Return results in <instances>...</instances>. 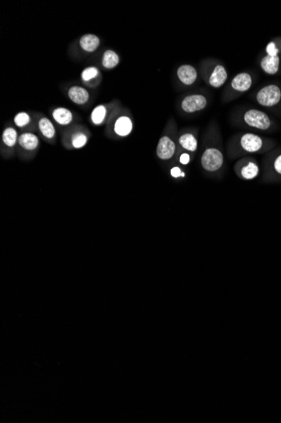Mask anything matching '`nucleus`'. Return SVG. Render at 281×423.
<instances>
[{
  "label": "nucleus",
  "mask_w": 281,
  "mask_h": 423,
  "mask_svg": "<svg viewBox=\"0 0 281 423\" xmlns=\"http://www.w3.org/2000/svg\"><path fill=\"white\" fill-rule=\"evenodd\" d=\"M224 155L221 149L216 146H208L200 157V165L207 173H216L224 165Z\"/></svg>",
  "instance_id": "nucleus-1"
},
{
  "label": "nucleus",
  "mask_w": 281,
  "mask_h": 423,
  "mask_svg": "<svg viewBox=\"0 0 281 423\" xmlns=\"http://www.w3.org/2000/svg\"><path fill=\"white\" fill-rule=\"evenodd\" d=\"M243 121L245 125L252 129L266 131L273 126L270 116L258 109H248L243 113Z\"/></svg>",
  "instance_id": "nucleus-2"
},
{
  "label": "nucleus",
  "mask_w": 281,
  "mask_h": 423,
  "mask_svg": "<svg viewBox=\"0 0 281 423\" xmlns=\"http://www.w3.org/2000/svg\"><path fill=\"white\" fill-rule=\"evenodd\" d=\"M281 100V89L275 84L265 85L256 94V101L264 107H273Z\"/></svg>",
  "instance_id": "nucleus-3"
},
{
  "label": "nucleus",
  "mask_w": 281,
  "mask_h": 423,
  "mask_svg": "<svg viewBox=\"0 0 281 423\" xmlns=\"http://www.w3.org/2000/svg\"><path fill=\"white\" fill-rule=\"evenodd\" d=\"M238 146L245 153H258L264 148L265 140L256 134L245 133L238 138Z\"/></svg>",
  "instance_id": "nucleus-4"
},
{
  "label": "nucleus",
  "mask_w": 281,
  "mask_h": 423,
  "mask_svg": "<svg viewBox=\"0 0 281 423\" xmlns=\"http://www.w3.org/2000/svg\"><path fill=\"white\" fill-rule=\"evenodd\" d=\"M236 173L243 180H253L260 174V167L255 161L251 159L240 160L236 164Z\"/></svg>",
  "instance_id": "nucleus-5"
},
{
  "label": "nucleus",
  "mask_w": 281,
  "mask_h": 423,
  "mask_svg": "<svg viewBox=\"0 0 281 423\" xmlns=\"http://www.w3.org/2000/svg\"><path fill=\"white\" fill-rule=\"evenodd\" d=\"M207 98L200 94L186 96L181 102V108L186 113H194L204 110L207 107Z\"/></svg>",
  "instance_id": "nucleus-6"
},
{
  "label": "nucleus",
  "mask_w": 281,
  "mask_h": 423,
  "mask_svg": "<svg viewBox=\"0 0 281 423\" xmlns=\"http://www.w3.org/2000/svg\"><path fill=\"white\" fill-rule=\"evenodd\" d=\"M228 74L221 63H216L210 69V74L205 78V82L212 88H220L227 82Z\"/></svg>",
  "instance_id": "nucleus-7"
},
{
  "label": "nucleus",
  "mask_w": 281,
  "mask_h": 423,
  "mask_svg": "<svg viewBox=\"0 0 281 423\" xmlns=\"http://www.w3.org/2000/svg\"><path fill=\"white\" fill-rule=\"evenodd\" d=\"M176 152V144L175 141L169 136L164 135L159 140L157 146L156 153L159 159L162 161H168L173 158Z\"/></svg>",
  "instance_id": "nucleus-8"
},
{
  "label": "nucleus",
  "mask_w": 281,
  "mask_h": 423,
  "mask_svg": "<svg viewBox=\"0 0 281 423\" xmlns=\"http://www.w3.org/2000/svg\"><path fill=\"white\" fill-rule=\"evenodd\" d=\"M253 85V78L251 74L247 72H242L237 74L231 81V88L232 91L238 93H243L249 91Z\"/></svg>",
  "instance_id": "nucleus-9"
},
{
  "label": "nucleus",
  "mask_w": 281,
  "mask_h": 423,
  "mask_svg": "<svg viewBox=\"0 0 281 423\" xmlns=\"http://www.w3.org/2000/svg\"><path fill=\"white\" fill-rule=\"evenodd\" d=\"M177 76L184 85H192L196 81L198 73L196 69L190 64H183L178 68Z\"/></svg>",
  "instance_id": "nucleus-10"
},
{
  "label": "nucleus",
  "mask_w": 281,
  "mask_h": 423,
  "mask_svg": "<svg viewBox=\"0 0 281 423\" xmlns=\"http://www.w3.org/2000/svg\"><path fill=\"white\" fill-rule=\"evenodd\" d=\"M133 122L128 116H120L115 120L114 131L120 137H126L133 130Z\"/></svg>",
  "instance_id": "nucleus-11"
},
{
  "label": "nucleus",
  "mask_w": 281,
  "mask_h": 423,
  "mask_svg": "<svg viewBox=\"0 0 281 423\" xmlns=\"http://www.w3.org/2000/svg\"><path fill=\"white\" fill-rule=\"evenodd\" d=\"M18 144L25 151H33L38 148L40 140L38 136L33 133H23L19 136Z\"/></svg>",
  "instance_id": "nucleus-12"
},
{
  "label": "nucleus",
  "mask_w": 281,
  "mask_h": 423,
  "mask_svg": "<svg viewBox=\"0 0 281 423\" xmlns=\"http://www.w3.org/2000/svg\"><path fill=\"white\" fill-rule=\"evenodd\" d=\"M69 99L77 105H84L90 99V93L86 89L79 85L72 86L68 92Z\"/></svg>",
  "instance_id": "nucleus-13"
},
{
  "label": "nucleus",
  "mask_w": 281,
  "mask_h": 423,
  "mask_svg": "<svg viewBox=\"0 0 281 423\" xmlns=\"http://www.w3.org/2000/svg\"><path fill=\"white\" fill-rule=\"evenodd\" d=\"M280 63H281L280 56L272 57V56L266 55L260 62V67L265 74L274 75L278 73L280 69Z\"/></svg>",
  "instance_id": "nucleus-14"
},
{
  "label": "nucleus",
  "mask_w": 281,
  "mask_h": 423,
  "mask_svg": "<svg viewBox=\"0 0 281 423\" xmlns=\"http://www.w3.org/2000/svg\"><path fill=\"white\" fill-rule=\"evenodd\" d=\"M100 45V40L94 34H85L81 36L80 46L85 52H93Z\"/></svg>",
  "instance_id": "nucleus-15"
},
{
  "label": "nucleus",
  "mask_w": 281,
  "mask_h": 423,
  "mask_svg": "<svg viewBox=\"0 0 281 423\" xmlns=\"http://www.w3.org/2000/svg\"><path fill=\"white\" fill-rule=\"evenodd\" d=\"M179 145L186 151L195 152L198 149V140L192 133H184L178 139Z\"/></svg>",
  "instance_id": "nucleus-16"
},
{
  "label": "nucleus",
  "mask_w": 281,
  "mask_h": 423,
  "mask_svg": "<svg viewBox=\"0 0 281 423\" xmlns=\"http://www.w3.org/2000/svg\"><path fill=\"white\" fill-rule=\"evenodd\" d=\"M52 118L56 121V123H58V124L63 125V126H66V125H69L73 121L74 115H73L71 111L68 108L58 107L52 112Z\"/></svg>",
  "instance_id": "nucleus-17"
},
{
  "label": "nucleus",
  "mask_w": 281,
  "mask_h": 423,
  "mask_svg": "<svg viewBox=\"0 0 281 423\" xmlns=\"http://www.w3.org/2000/svg\"><path fill=\"white\" fill-rule=\"evenodd\" d=\"M120 63V57L113 50H106L102 57V65L104 69H112Z\"/></svg>",
  "instance_id": "nucleus-18"
},
{
  "label": "nucleus",
  "mask_w": 281,
  "mask_h": 423,
  "mask_svg": "<svg viewBox=\"0 0 281 423\" xmlns=\"http://www.w3.org/2000/svg\"><path fill=\"white\" fill-rule=\"evenodd\" d=\"M41 135L47 139H53L56 135V129L49 118H41L38 123Z\"/></svg>",
  "instance_id": "nucleus-19"
},
{
  "label": "nucleus",
  "mask_w": 281,
  "mask_h": 423,
  "mask_svg": "<svg viewBox=\"0 0 281 423\" xmlns=\"http://www.w3.org/2000/svg\"><path fill=\"white\" fill-rule=\"evenodd\" d=\"M18 133L16 129L12 128V127H8L3 130V135H2V141L3 145L7 146L8 148H13L15 146L16 143H18Z\"/></svg>",
  "instance_id": "nucleus-20"
},
{
  "label": "nucleus",
  "mask_w": 281,
  "mask_h": 423,
  "mask_svg": "<svg viewBox=\"0 0 281 423\" xmlns=\"http://www.w3.org/2000/svg\"><path fill=\"white\" fill-rule=\"evenodd\" d=\"M107 116V108L104 105H98L94 108L91 113V121L94 125H101L105 120Z\"/></svg>",
  "instance_id": "nucleus-21"
},
{
  "label": "nucleus",
  "mask_w": 281,
  "mask_h": 423,
  "mask_svg": "<svg viewBox=\"0 0 281 423\" xmlns=\"http://www.w3.org/2000/svg\"><path fill=\"white\" fill-rule=\"evenodd\" d=\"M88 136L85 133L77 132L72 136V146L75 149L85 147L88 143Z\"/></svg>",
  "instance_id": "nucleus-22"
},
{
  "label": "nucleus",
  "mask_w": 281,
  "mask_h": 423,
  "mask_svg": "<svg viewBox=\"0 0 281 423\" xmlns=\"http://www.w3.org/2000/svg\"><path fill=\"white\" fill-rule=\"evenodd\" d=\"M98 74H99V72L96 67H88L83 70L82 74H81V79L84 82H90L94 79H95L98 76Z\"/></svg>",
  "instance_id": "nucleus-23"
},
{
  "label": "nucleus",
  "mask_w": 281,
  "mask_h": 423,
  "mask_svg": "<svg viewBox=\"0 0 281 423\" xmlns=\"http://www.w3.org/2000/svg\"><path fill=\"white\" fill-rule=\"evenodd\" d=\"M14 122L17 127L24 128V127L28 125V124L30 122V115L25 112H20V113H17L14 117Z\"/></svg>",
  "instance_id": "nucleus-24"
},
{
  "label": "nucleus",
  "mask_w": 281,
  "mask_h": 423,
  "mask_svg": "<svg viewBox=\"0 0 281 423\" xmlns=\"http://www.w3.org/2000/svg\"><path fill=\"white\" fill-rule=\"evenodd\" d=\"M280 52H281V49L277 47L276 41H271V42L268 43L267 46H266L267 55L276 57V56H279Z\"/></svg>",
  "instance_id": "nucleus-25"
},
{
  "label": "nucleus",
  "mask_w": 281,
  "mask_h": 423,
  "mask_svg": "<svg viewBox=\"0 0 281 423\" xmlns=\"http://www.w3.org/2000/svg\"><path fill=\"white\" fill-rule=\"evenodd\" d=\"M170 175L174 178V179H178V178H185L186 177V173L185 172L182 171L181 168H179V167H175V168H171V170H170Z\"/></svg>",
  "instance_id": "nucleus-26"
},
{
  "label": "nucleus",
  "mask_w": 281,
  "mask_h": 423,
  "mask_svg": "<svg viewBox=\"0 0 281 423\" xmlns=\"http://www.w3.org/2000/svg\"><path fill=\"white\" fill-rule=\"evenodd\" d=\"M273 168L279 175H281V154L279 155L278 157H276V160L274 161Z\"/></svg>",
  "instance_id": "nucleus-27"
},
{
  "label": "nucleus",
  "mask_w": 281,
  "mask_h": 423,
  "mask_svg": "<svg viewBox=\"0 0 281 423\" xmlns=\"http://www.w3.org/2000/svg\"><path fill=\"white\" fill-rule=\"evenodd\" d=\"M190 162V156L188 153H183L180 157V162L182 165H188Z\"/></svg>",
  "instance_id": "nucleus-28"
}]
</instances>
